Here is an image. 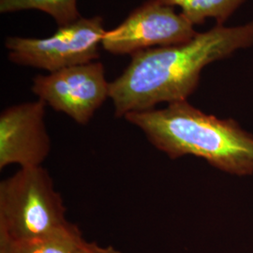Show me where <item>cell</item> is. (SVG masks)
<instances>
[{"mask_svg":"<svg viewBox=\"0 0 253 253\" xmlns=\"http://www.w3.org/2000/svg\"><path fill=\"white\" fill-rule=\"evenodd\" d=\"M180 12L195 27L203 25L207 19H215L218 26H224L246 0H161Z\"/></svg>","mask_w":253,"mask_h":253,"instance_id":"9","label":"cell"},{"mask_svg":"<svg viewBox=\"0 0 253 253\" xmlns=\"http://www.w3.org/2000/svg\"><path fill=\"white\" fill-rule=\"evenodd\" d=\"M253 45V21L238 27L216 25L178 45L131 54L117 79L110 82L109 99L115 116L152 110L163 102L187 100L198 87L202 71L240 49Z\"/></svg>","mask_w":253,"mask_h":253,"instance_id":"1","label":"cell"},{"mask_svg":"<svg viewBox=\"0 0 253 253\" xmlns=\"http://www.w3.org/2000/svg\"><path fill=\"white\" fill-rule=\"evenodd\" d=\"M95 242H87L73 223L26 244L1 246L0 253H89Z\"/></svg>","mask_w":253,"mask_h":253,"instance_id":"8","label":"cell"},{"mask_svg":"<svg viewBox=\"0 0 253 253\" xmlns=\"http://www.w3.org/2000/svg\"><path fill=\"white\" fill-rule=\"evenodd\" d=\"M66 207L42 166L0 182V247L26 244L68 226Z\"/></svg>","mask_w":253,"mask_h":253,"instance_id":"3","label":"cell"},{"mask_svg":"<svg viewBox=\"0 0 253 253\" xmlns=\"http://www.w3.org/2000/svg\"><path fill=\"white\" fill-rule=\"evenodd\" d=\"M37 9L54 19L58 27L68 26L81 18L77 0H0V13Z\"/></svg>","mask_w":253,"mask_h":253,"instance_id":"10","label":"cell"},{"mask_svg":"<svg viewBox=\"0 0 253 253\" xmlns=\"http://www.w3.org/2000/svg\"><path fill=\"white\" fill-rule=\"evenodd\" d=\"M181 12L161 0H146L119 26L106 31L102 48L113 54H131L147 49L186 43L197 35Z\"/></svg>","mask_w":253,"mask_h":253,"instance_id":"5","label":"cell"},{"mask_svg":"<svg viewBox=\"0 0 253 253\" xmlns=\"http://www.w3.org/2000/svg\"><path fill=\"white\" fill-rule=\"evenodd\" d=\"M124 119L172 160L192 155L229 173H253V136L235 120L208 115L188 100L130 113Z\"/></svg>","mask_w":253,"mask_h":253,"instance_id":"2","label":"cell"},{"mask_svg":"<svg viewBox=\"0 0 253 253\" xmlns=\"http://www.w3.org/2000/svg\"><path fill=\"white\" fill-rule=\"evenodd\" d=\"M89 253H122L120 251L117 250L116 248L112 246H107V247H101L100 245L95 243L91 252Z\"/></svg>","mask_w":253,"mask_h":253,"instance_id":"11","label":"cell"},{"mask_svg":"<svg viewBox=\"0 0 253 253\" xmlns=\"http://www.w3.org/2000/svg\"><path fill=\"white\" fill-rule=\"evenodd\" d=\"M109 89L104 66L98 61L38 75L31 86L39 100L80 125L90 122L108 99Z\"/></svg>","mask_w":253,"mask_h":253,"instance_id":"6","label":"cell"},{"mask_svg":"<svg viewBox=\"0 0 253 253\" xmlns=\"http://www.w3.org/2000/svg\"><path fill=\"white\" fill-rule=\"evenodd\" d=\"M45 102L38 100L11 105L0 115V169L40 167L51 152L45 125Z\"/></svg>","mask_w":253,"mask_h":253,"instance_id":"7","label":"cell"},{"mask_svg":"<svg viewBox=\"0 0 253 253\" xmlns=\"http://www.w3.org/2000/svg\"><path fill=\"white\" fill-rule=\"evenodd\" d=\"M106 31L102 17H81L44 39L8 37L5 47L10 62L54 73L96 61Z\"/></svg>","mask_w":253,"mask_h":253,"instance_id":"4","label":"cell"}]
</instances>
